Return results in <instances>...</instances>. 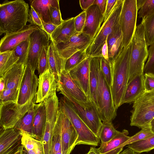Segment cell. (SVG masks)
Returning <instances> with one entry per match:
<instances>
[{"instance_id":"cell-22","label":"cell","mask_w":154,"mask_h":154,"mask_svg":"<svg viewBox=\"0 0 154 154\" xmlns=\"http://www.w3.org/2000/svg\"><path fill=\"white\" fill-rule=\"evenodd\" d=\"M144 74L137 75L128 82L121 106L125 103H134L145 91Z\"/></svg>"},{"instance_id":"cell-50","label":"cell","mask_w":154,"mask_h":154,"mask_svg":"<svg viewBox=\"0 0 154 154\" xmlns=\"http://www.w3.org/2000/svg\"><path fill=\"white\" fill-rule=\"evenodd\" d=\"M12 51H8L5 52H0V76H2L5 65L7 61L11 55Z\"/></svg>"},{"instance_id":"cell-25","label":"cell","mask_w":154,"mask_h":154,"mask_svg":"<svg viewBox=\"0 0 154 154\" xmlns=\"http://www.w3.org/2000/svg\"><path fill=\"white\" fill-rule=\"evenodd\" d=\"M74 19L73 17L63 20L52 33L50 40L56 45L67 41L77 32L75 27Z\"/></svg>"},{"instance_id":"cell-3","label":"cell","mask_w":154,"mask_h":154,"mask_svg":"<svg viewBox=\"0 0 154 154\" xmlns=\"http://www.w3.org/2000/svg\"><path fill=\"white\" fill-rule=\"evenodd\" d=\"M59 100V109L69 119L78 135L76 145L85 144L97 146L99 138L88 128L75 110L70 101L65 97Z\"/></svg>"},{"instance_id":"cell-41","label":"cell","mask_w":154,"mask_h":154,"mask_svg":"<svg viewBox=\"0 0 154 154\" xmlns=\"http://www.w3.org/2000/svg\"><path fill=\"white\" fill-rule=\"evenodd\" d=\"M9 22L8 14L4 4L0 5V35L9 33Z\"/></svg>"},{"instance_id":"cell-58","label":"cell","mask_w":154,"mask_h":154,"mask_svg":"<svg viewBox=\"0 0 154 154\" xmlns=\"http://www.w3.org/2000/svg\"><path fill=\"white\" fill-rule=\"evenodd\" d=\"M5 89V84L4 80L2 77L0 79V93L3 91Z\"/></svg>"},{"instance_id":"cell-30","label":"cell","mask_w":154,"mask_h":154,"mask_svg":"<svg viewBox=\"0 0 154 154\" xmlns=\"http://www.w3.org/2000/svg\"><path fill=\"white\" fill-rule=\"evenodd\" d=\"M59 0H33L30 1V5L46 23H51L50 8L51 6L59 5Z\"/></svg>"},{"instance_id":"cell-20","label":"cell","mask_w":154,"mask_h":154,"mask_svg":"<svg viewBox=\"0 0 154 154\" xmlns=\"http://www.w3.org/2000/svg\"><path fill=\"white\" fill-rule=\"evenodd\" d=\"M90 59V57H88L68 72L76 84L91 100L89 85Z\"/></svg>"},{"instance_id":"cell-2","label":"cell","mask_w":154,"mask_h":154,"mask_svg":"<svg viewBox=\"0 0 154 154\" xmlns=\"http://www.w3.org/2000/svg\"><path fill=\"white\" fill-rule=\"evenodd\" d=\"M130 43L128 81L137 75L144 74L145 63L149 56L142 23L137 26Z\"/></svg>"},{"instance_id":"cell-53","label":"cell","mask_w":154,"mask_h":154,"mask_svg":"<svg viewBox=\"0 0 154 154\" xmlns=\"http://www.w3.org/2000/svg\"><path fill=\"white\" fill-rule=\"evenodd\" d=\"M107 0H94L93 4L97 5L104 16L105 13Z\"/></svg>"},{"instance_id":"cell-33","label":"cell","mask_w":154,"mask_h":154,"mask_svg":"<svg viewBox=\"0 0 154 154\" xmlns=\"http://www.w3.org/2000/svg\"><path fill=\"white\" fill-rule=\"evenodd\" d=\"M61 134V123L57 116L54 129L50 154H63Z\"/></svg>"},{"instance_id":"cell-59","label":"cell","mask_w":154,"mask_h":154,"mask_svg":"<svg viewBox=\"0 0 154 154\" xmlns=\"http://www.w3.org/2000/svg\"><path fill=\"white\" fill-rule=\"evenodd\" d=\"M145 1V0H136L137 6L138 11L141 8Z\"/></svg>"},{"instance_id":"cell-62","label":"cell","mask_w":154,"mask_h":154,"mask_svg":"<svg viewBox=\"0 0 154 154\" xmlns=\"http://www.w3.org/2000/svg\"><path fill=\"white\" fill-rule=\"evenodd\" d=\"M24 154H27L26 153H24Z\"/></svg>"},{"instance_id":"cell-14","label":"cell","mask_w":154,"mask_h":154,"mask_svg":"<svg viewBox=\"0 0 154 154\" xmlns=\"http://www.w3.org/2000/svg\"><path fill=\"white\" fill-rule=\"evenodd\" d=\"M29 45L26 63L30 64L32 71L37 69L38 59L42 47L49 44L50 38L43 30L38 28L29 37Z\"/></svg>"},{"instance_id":"cell-28","label":"cell","mask_w":154,"mask_h":154,"mask_svg":"<svg viewBox=\"0 0 154 154\" xmlns=\"http://www.w3.org/2000/svg\"><path fill=\"white\" fill-rule=\"evenodd\" d=\"M41 103L34 104L17 123L15 128L23 135L25 133L35 138L33 121L35 113L40 105Z\"/></svg>"},{"instance_id":"cell-45","label":"cell","mask_w":154,"mask_h":154,"mask_svg":"<svg viewBox=\"0 0 154 154\" xmlns=\"http://www.w3.org/2000/svg\"><path fill=\"white\" fill-rule=\"evenodd\" d=\"M154 12V0H145L138 12V17L143 19Z\"/></svg>"},{"instance_id":"cell-5","label":"cell","mask_w":154,"mask_h":154,"mask_svg":"<svg viewBox=\"0 0 154 154\" xmlns=\"http://www.w3.org/2000/svg\"><path fill=\"white\" fill-rule=\"evenodd\" d=\"M130 125L140 128H150L154 118V90L145 91L134 103Z\"/></svg>"},{"instance_id":"cell-48","label":"cell","mask_w":154,"mask_h":154,"mask_svg":"<svg viewBox=\"0 0 154 154\" xmlns=\"http://www.w3.org/2000/svg\"><path fill=\"white\" fill-rule=\"evenodd\" d=\"M86 18V11H83L75 17L74 25L75 29L78 32H82L85 26Z\"/></svg>"},{"instance_id":"cell-31","label":"cell","mask_w":154,"mask_h":154,"mask_svg":"<svg viewBox=\"0 0 154 154\" xmlns=\"http://www.w3.org/2000/svg\"><path fill=\"white\" fill-rule=\"evenodd\" d=\"M46 120V109L44 102L41 103L36 112L33 121L35 139L41 140Z\"/></svg>"},{"instance_id":"cell-9","label":"cell","mask_w":154,"mask_h":154,"mask_svg":"<svg viewBox=\"0 0 154 154\" xmlns=\"http://www.w3.org/2000/svg\"><path fill=\"white\" fill-rule=\"evenodd\" d=\"M44 102L46 109V120L40 140L43 148L44 154H50L54 129L59 111V100L56 94Z\"/></svg>"},{"instance_id":"cell-37","label":"cell","mask_w":154,"mask_h":154,"mask_svg":"<svg viewBox=\"0 0 154 154\" xmlns=\"http://www.w3.org/2000/svg\"><path fill=\"white\" fill-rule=\"evenodd\" d=\"M86 49L80 50L67 59L64 65V70L69 72L85 59L87 57Z\"/></svg>"},{"instance_id":"cell-57","label":"cell","mask_w":154,"mask_h":154,"mask_svg":"<svg viewBox=\"0 0 154 154\" xmlns=\"http://www.w3.org/2000/svg\"><path fill=\"white\" fill-rule=\"evenodd\" d=\"M86 154H101L99 149L94 147H91L89 151Z\"/></svg>"},{"instance_id":"cell-35","label":"cell","mask_w":154,"mask_h":154,"mask_svg":"<svg viewBox=\"0 0 154 154\" xmlns=\"http://www.w3.org/2000/svg\"><path fill=\"white\" fill-rule=\"evenodd\" d=\"M127 147L139 154L149 152L154 149V135L130 144Z\"/></svg>"},{"instance_id":"cell-26","label":"cell","mask_w":154,"mask_h":154,"mask_svg":"<svg viewBox=\"0 0 154 154\" xmlns=\"http://www.w3.org/2000/svg\"><path fill=\"white\" fill-rule=\"evenodd\" d=\"M107 42L109 59L117 55L124 48L122 34L119 22L108 36Z\"/></svg>"},{"instance_id":"cell-32","label":"cell","mask_w":154,"mask_h":154,"mask_svg":"<svg viewBox=\"0 0 154 154\" xmlns=\"http://www.w3.org/2000/svg\"><path fill=\"white\" fill-rule=\"evenodd\" d=\"M21 142L27 154H44L43 146L40 140L24 133L22 135Z\"/></svg>"},{"instance_id":"cell-39","label":"cell","mask_w":154,"mask_h":154,"mask_svg":"<svg viewBox=\"0 0 154 154\" xmlns=\"http://www.w3.org/2000/svg\"><path fill=\"white\" fill-rule=\"evenodd\" d=\"M49 44L43 46L39 54L37 69L39 74L49 69L48 51Z\"/></svg>"},{"instance_id":"cell-52","label":"cell","mask_w":154,"mask_h":154,"mask_svg":"<svg viewBox=\"0 0 154 154\" xmlns=\"http://www.w3.org/2000/svg\"><path fill=\"white\" fill-rule=\"evenodd\" d=\"M43 26L42 29L48 35L50 38V36L57 26L51 23H46L43 21Z\"/></svg>"},{"instance_id":"cell-34","label":"cell","mask_w":154,"mask_h":154,"mask_svg":"<svg viewBox=\"0 0 154 154\" xmlns=\"http://www.w3.org/2000/svg\"><path fill=\"white\" fill-rule=\"evenodd\" d=\"M145 37L147 47L154 44V12L142 19Z\"/></svg>"},{"instance_id":"cell-27","label":"cell","mask_w":154,"mask_h":154,"mask_svg":"<svg viewBox=\"0 0 154 154\" xmlns=\"http://www.w3.org/2000/svg\"><path fill=\"white\" fill-rule=\"evenodd\" d=\"M50 40L48 51L49 69L54 75L57 81L62 72L64 69L65 63L60 57L55 44L52 40Z\"/></svg>"},{"instance_id":"cell-51","label":"cell","mask_w":154,"mask_h":154,"mask_svg":"<svg viewBox=\"0 0 154 154\" xmlns=\"http://www.w3.org/2000/svg\"><path fill=\"white\" fill-rule=\"evenodd\" d=\"M117 0H107L106 9L104 17V21H105L110 15Z\"/></svg>"},{"instance_id":"cell-15","label":"cell","mask_w":154,"mask_h":154,"mask_svg":"<svg viewBox=\"0 0 154 154\" xmlns=\"http://www.w3.org/2000/svg\"><path fill=\"white\" fill-rule=\"evenodd\" d=\"M57 82V90L63 96L69 95L81 104L87 103L91 100L89 99L83 91L76 84L68 71L64 69L63 70Z\"/></svg>"},{"instance_id":"cell-4","label":"cell","mask_w":154,"mask_h":154,"mask_svg":"<svg viewBox=\"0 0 154 154\" xmlns=\"http://www.w3.org/2000/svg\"><path fill=\"white\" fill-rule=\"evenodd\" d=\"M124 0H117L108 18L103 21L100 29L86 49L88 57H101L102 50L108 36L119 23V18Z\"/></svg>"},{"instance_id":"cell-16","label":"cell","mask_w":154,"mask_h":154,"mask_svg":"<svg viewBox=\"0 0 154 154\" xmlns=\"http://www.w3.org/2000/svg\"><path fill=\"white\" fill-rule=\"evenodd\" d=\"M58 116L61 125L63 154H70L76 145L78 135L69 119L60 109Z\"/></svg>"},{"instance_id":"cell-44","label":"cell","mask_w":154,"mask_h":154,"mask_svg":"<svg viewBox=\"0 0 154 154\" xmlns=\"http://www.w3.org/2000/svg\"><path fill=\"white\" fill-rule=\"evenodd\" d=\"M148 50L149 56L144 65L143 73L154 75V44L150 46Z\"/></svg>"},{"instance_id":"cell-42","label":"cell","mask_w":154,"mask_h":154,"mask_svg":"<svg viewBox=\"0 0 154 154\" xmlns=\"http://www.w3.org/2000/svg\"><path fill=\"white\" fill-rule=\"evenodd\" d=\"M19 90L6 89L0 93V104L11 102L17 103L19 93Z\"/></svg>"},{"instance_id":"cell-36","label":"cell","mask_w":154,"mask_h":154,"mask_svg":"<svg viewBox=\"0 0 154 154\" xmlns=\"http://www.w3.org/2000/svg\"><path fill=\"white\" fill-rule=\"evenodd\" d=\"M119 132L115 128L112 122H102L99 137L101 143H106L110 140Z\"/></svg>"},{"instance_id":"cell-38","label":"cell","mask_w":154,"mask_h":154,"mask_svg":"<svg viewBox=\"0 0 154 154\" xmlns=\"http://www.w3.org/2000/svg\"><path fill=\"white\" fill-rule=\"evenodd\" d=\"M29 37L18 45L13 50L15 55L19 58L17 63L26 65L29 45Z\"/></svg>"},{"instance_id":"cell-55","label":"cell","mask_w":154,"mask_h":154,"mask_svg":"<svg viewBox=\"0 0 154 154\" xmlns=\"http://www.w3.org/2000/svg\"><path fill=\"white\" fill-rule=\"evenodd\" d=\"M102 56L107 60H109L108 58V50L107 40L103 45L102 50Z\"/></svg>"},{"instance_id":"cell-12","label":"cell","mask_w":154,"mask_h":154,"mask_svg":"<svg viewBox=\"0 0 154 154\" xmlns=\"http://www.w3.org/2000/svg\"><path fill=\"white\" fill-rule=\"evenodd\" d=\"M93 39L83 32H76L67 41L55 45L59 54L65 63L76 52L87 49Z\"/></svg>"},{"instance_id":"cell-1","label":"cell","mask_w":154,"mask_h":154,"mask_svg":"<svg viewBox=\"0 0 154 154\" xmlns=\"http://www.w3.org/2000/svg\"><path fill=\"white\" fill-rule=\"evenodd\" d=\"M131 43L112 58L109 59L112 71L110 87L112 98L116 110L121 103L129 78V62Z\"/></svg>"},{"instance_id":"cell-56","label":"cell","mask_w":154,"mask_h":154,"mask_svg":"<svg viewBox=\"0 0 154 154\" xmlns=\"http://www.w3.org/2000/svg\"><path fill=\"white\" fill-rule=\"evenodd\" d=\"M119 154H139L133 149L128 148L125 149Z\"/></svg>"},{"instance_id":"cell-40","label":"cell","mask_w":154,"mask_h":154,"mask_svg":"<svg viewBox=\"0 0 154 154\" xmlns=\"http://www.w3.org/2000/svg\"><path fill=\"white\" fill-rule=\"evenodd\" d=\"M154 135L150 128H146L141 129V130L134 136L130 137V138L126 142L123 144L121 147H124L133 143L143 140L149 137Z\"/></svg>"},{"instance_id":"cell-61","label":"cell","mask_w":154,"mask_h":154,"mask_svg":"<svg viewBox=\"0 0 154 154\" xmlns=\"http://www.w3.org/2000/svg\"><path fill=\"white\" fill-rule=\"evenodd\" d=\"M150 128L152 131L154 133V118L152 119L150 122Z\"/></svg>"},{"instance_id":"cell-17","label":"cell","mask_w":154,"mask_h":154,"mask_svg":"<svg viewBox=\"0 0 154 154\" xmlns=\"http://www.w3.org/2000/svg\"><path fill=\"white\" fill-rule=\"evenodd\" d=\"M23 135L15 128L0 129V154H13L22 145Z\"/></svg>"},{"instance_id":"cell-11","label":"cell","mask_w":154,"mask_h":154,"mask_svg":"<svg viewBox=\"0 0 154 154\" xmlns=\"http://www.w3.org/2000/svg\"><path fill=\"white\" fill-rule=\"evenodd\" d=\"M64 96L70 101L80 118L90 129L99 137L102 122L93 102L90 100L86 104L80 105L72 97L68 95Z\"/></svg>"},{"instance_id":"cell-8","label":"cell","mask_w":154,"mask_h":154,"mask_svg":"<svg viewBox=\"0 0 154 154\" xmlns=\"http://www.w3.org/2000/svg\"><path fill=\"white\" fill-rule=\"evenodd\" d=\"M3 3L8 19L9 34L20 30L27 25L29 10L28 4L23 0H6Z\"/></svg>"},{"instance_id":"cell-24","label":"cell","mask_w":154,"mask_h":154,"mask_svg":"<svg viewBox=\"0 0 154 154\" xmlns=\"http://www.w3.org/2000/svg\"><path fill=\"white\" fill-rule=\"evenodd\" d=\"M25 66L23 63L17 64L4 74L2 77L5 82V89L19 90Z\"/></svg>"},{"instance_id":"cell-43","label":"cell","mask_w":154,"mask_h":154,"mask_svg":"<svg viewBox=\"0 0 154 154\" xmlns=\"http://www.w3.org/2000/svg\"><path fill=\"white\" fill-rule=\"evenodd\" d=\"M100 57L101 70L108 84L111 87L112 75L109 60L105 59L102 56Z\"/></svg>"},{"instance_id":"cell-21","label":"cell","mask_w":154,"mask_h":154,"mask_svg":"<svg viewBox=\"0 0 154 154\" xmlns=\"http://www.w3.org/2000/svg\"><path fill=\"white\" fill-rule=\"evenodd\" d=\"M86 18L82 32L89 35L92 39L99 32L104 16L98 5L93 4L86 10Z\"/></svg>"},{"instance_id":"cell-60","label":"cell","mask_w":154,"mask_h":154,"mask_svg":"<svg viewBox=\"0 0 154 154\" xmlns=\"http://www.w3.org/2000/svg\"><path fill=\"white\" fill-rule=\"evenodd\" d=\"M24 148L23 146L21 145L19 149L13 154H24Z\"/></svg>"},{"instance_id":"cell-18","label":"cell","mask_w":154,"mask_h":154,"mask_svg":"<svg viewBox=\"0 0 154 154\" xmlns=\"http://www.w3.org/2000/svg\"><path fill=\"white\" fill-rule=\"evenodd\" d=\"M38 28L36 25H27L20 30L5 34L0 41V52L13 50L18 45L28 38L31 34Z\"/></svg>"},{"instance_id":"cell-6","label":"cell","mask_w":154,"mask_h":154,"mask_svg":"<svg viewBox=\"0 0 154 154\" xmlns=\"http://www.w3.org/2000/svg\"><path fill=\"white\" fill-rule=\"evenodd\" d=\"M97 110L100 118L103 122H111L117 115L113 104L110 87L108 84L99 66L97 74Z\"/></svg>"},{"instance_id":"cell-47","label":"cell","mask_w":154,"mask_h":154,"mask_svg":"<svg viewBox=\"0 0 154 154\" xmlns=\"http://www.w3.org/2000/svg\"><path fill=\"white\" fill-rule=\"evenodd\" d=\"M28 21L31 24L36 25L41 29H43V21L41 18L32 6L30 5Z\"/></svg>"},{"instance_id":"cell-7","label":"cell","mask_w":154,"mask_h":154,"mask_svg":"<svg viewBox=\"0 0 154 154\" xmlns=\"http://www.w3.org/2000/svg\"><path fill=\"white\" fill-rule=\"evenodd\" d=\"M136 0H124L119 18L124 48L130 44L136 28L137 14Z\"/></svg>"},{"instance_id":"cell-54","label":"cell","mask_w":154,"mask_h":154,"mask_svg":"<svg viewBox=\"0 0 154 154\" xmlns=\"http://www.w3.org/2000/svg\"><path fill=\"white\" fill-rule=\"evenodd\" d=\"M94 0H80L79 4L82 10L86 11L93 5Z\"/></svg>"},{"instance_id":"cell-29","label":"cell","mask_w":154,"mask_h":154,"mask_svg":"<svg viewBox=\"0 0 154 154\" xmlns=\"http://www.w3.org/2000/svg\"><path fill=\"white\" fill-rule=\"evenodd\" d=\"M100 63V57H90L89 85L91 97V100L95 104L97 109V74L99 67Z\"/></svg>"},{"instance_id":"cell-46","label":"cell","mask_w":154,"mask_h":154,"mask_svg":"<svg viewBox=\"0 0 154 154\" xmlns=\"http://www.w3.org/2000/svg\"><path fill=\"white\" fill-rule=\"evenodd\" d=\"M50 23L57 26L61 24L63 20L62 18L59 5L52 6L50 8Z\"/></svg>"},{"instance_id":"cell-23","label":"cell","mask_w":154,"mask_h":154,"mask_svg":"<svg viewBox=\"0 0 154 154\" xmlns=\"http://www.w3.org/2000/svg\"><path fill=\"white\" fill-rule=\"evenodd\" d=\"M128 131L124 129L122 132L119 131L109 141L101 143L99 148L100 154H119L123 148L121 146L130 137L128 136Z\"/></svg>"},{"instance_id":"cell-19","label":"cell","mask_w":154,"mask_h":154,"mask_svg":"<svg viewBox=\"0 0 154 154\" xmlns=\"http://www.w3.org/2000/svg\"><path fill=\"white\" fill-rule=\"evenodd\" d=\"M38 83L36 103L43 102L56 94L57 82L54 75L49 69L39 74Z\"/></svg>"},{"instance_id":"cell-10","label":"cell","mask_w":154,"mask_h":154,"mask_svg":"<svg viewBox=\"0 0 154 154\" xmlns=\"http://www.w3.org/2000/svg\"><path fill=\"white\" fill-rule=\"evenodd\" d=\"M36 97L20 106L11 102L0 104V125L3 129L14 128L17 123L36 103Z\"/></svg>"},{"instance_id":"cell-13","label":"cell","mask_w":154,"mask_h":154,"mask_svg":"<svg viewBox=\"0 0 154 154\" xmlns=\"http://www.w3.org/2000/svg\"><path fill=\"white\" fill-rule=\"evenodd\" d=\"M38 85V78L32 71L30 64H27L25 66L17 103L22 106L32 100L36 97Z\"/></svg>"},{"instance_id":"cell-49","label":"cell","mask_w":154,"mask_h":154,"mask_svg":"<svg viewBox=\"0 0 154 154\" xmlns=\"http://www.w3.org/2000/svg\"><path fill=\"white\" fill-rule=\"evenodd\" d=\"M144 86L145 91L154 90V75L150 74H144Z\"/></svg>"}]
</instances>
